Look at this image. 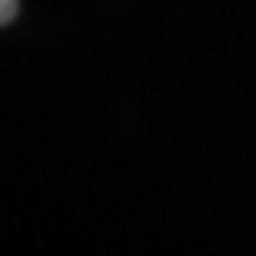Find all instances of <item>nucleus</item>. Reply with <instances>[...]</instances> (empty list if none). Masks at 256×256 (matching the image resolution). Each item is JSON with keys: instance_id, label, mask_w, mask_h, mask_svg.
Masks as SVG:
<instances>
[{"instance_id": "1", "label": "nucleus", "mask_w": 256, "mask_h": 256, "mask_svg": "<svg viewBox=\"0 0 256 256\" xmlns=\"http://www.w3.org/2000/svg\"><path fill=\"white\" fill-rule=\"evenodd\" d=\"M17 17V0H0V27Z\"/></svg>"}]
</instances>
